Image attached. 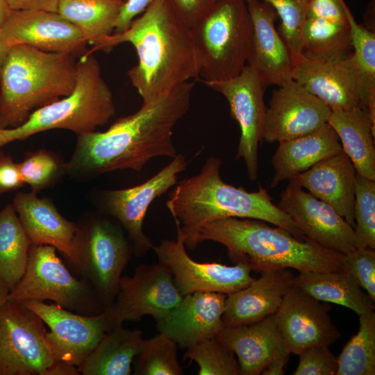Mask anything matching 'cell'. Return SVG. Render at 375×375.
<instances>
[{
  "mask_svg": "<svg viewBox=\"0 0 375 375\" xmlns=\"http://www.w3.org/2000/svg\"><path fill=\"white\" fill-rule=\"evenodd\" d=\"M194 83L188 81L149 101L135 113L118 119L108 130L76 135L65 171L75 178L116 170L140 172L150 160L178 153L173 130L188 112Z\"/></svg>",
  "mask_w": 375,
  "mask_h": 375,
  "instance_id": "obj_1",
  "label": "cell"
},
{
  "mask_svg": "<svg viewBox=\"0 0 375 375\" xmlns=\"http://www.w3.org/2000/svg\"><path fill=\"white\" fill-rule=\"evenodd\" d=\"M124 42L136 50L138 62L128 76L142 101L199 77V58L191 28L169 0H154L126 30L107 36L87 53L108 52Z\"/></svg>",
  "mask_w": 375,
  "mask_h": 375,
  "instance_id": "obj_2",
  "label": "cell"
},
{
  "mask_svg": "<svg viewBox=\"0 0 375 375\" xmlns=\"http://www.w3.org/2000/svg\"><path fill=\"white\" fill-rule=\"evenodd\" d=\"M222 160L212 156L201 172L175 185L165 205L176 226V238L193 250L200 227L207 222L228 218L256 219L281 227L295 237L308 240L291 218L272 202L267 189L256 192L226 183L219 171Z\"/></svg>",
  "mask_w": 375,
  "mask_h": 375,
  "instance_id": "obj_3",
  "label": "cell"
},
{
  "mask_svg": "<svg viewBox=\"0 0 375 375\" xmlns=\"http://www.w3.org/2000/svg\"><path fill=\"white\" fill-rule=\"evenodd\" d=\"M275 226L256 219H219L200 227L196 244L218 242L235 264H245L256 272L285 268L299 272L342 271V253Z\"/></svg>",
  "mask_w": 375,
  "mask_h": 375,
  "instance_id": "obj_4",
  "label": "cell"
},
{
  "mask_svg": "<svg viewBox=\"0 0 375 375\" xmlns=\"http://www.w3.org/2000/svg\"><path fill=\"white\" fill-rule=\"evenodd\" d=\"M76 74L74 54L11 47L0 67V128L17 127L35 110L70 94Z\"/></svg>",
  "mask_w": 375,
  "mask_h": 375,
  "instance_id": "obj_5",
  "label": "cell"
},
{
  "mask_svg": "<svg viewBox=\"0 0 375 375\" xmlns=\"http://www.w3.org/2000/svg\"><path fill=\"white\" fill-rule=\"evenodd\" d=\"M115 114L112 92L94 57L84 53L77 61L73 92L33 112L21 125L0 128V147L45 131L61 128L76 135L95 131Z\"/></svg>",
  "mask_w": 375,
  "mask_h": 375,
  "instance_id": "obj_6",
  "label": "cell"
},
{
  "mask_svg": "<svg viewBox=\"0 0 375 375\" xmlns=\"http://www.w3.org/2000/svg\"><path fill=\"white\" fill-rule=\"evenodd\" d=\"M202 81H224L243 70L253 26L245 0H219L191 28Z\"/></svg>",
  "mask_w": 375,
  "mask_h": 375,
  "instance_id": "obj_7",
  "label": "cell"
},
{
  "mask_svg": "<svg viewBox=\"0 0 375 375\" xmlns=\"http://www.w3.org/2000/svg\"><path fill=\"white\" fill-rule=\"evenodd\" d=\"M76 224L69 262L106 308L116 297L122 274L133 253L132 244L120 224L107 217L88 216Z\"/></svg>",
  "mask_w": 375,
  "mask_h": 375,
  "instance_id": "obj_8",
  "label": "cell"
},
{
  "mask_svg": "<svg viewBox=\"0 0 375 375\" xmlns=\"http://www.w3.org/2000/svg\"><path fill=\"white\" fill-rule=\"evenodd\" d=\"M42 319L24 301L0 305V375H78V368L58 362L47 340Z\"/></svg>",
  "mask_w": 375,
  "mask_h": 375,
  "instance_id": "obj_9",
  "label": "cell"
},
{
  "mask_svg": "<svg viewBox=\"0 0 375 375\" xmlns=\"http://www.w3.org/2000/svg\"><path fill=\"white\" fill-rule=\"evenodd\" d=\"M7 299L50 300L85 315H97L106 308L93 288L74 276L50 245H31L25 272Z\"/></svg>",
  "mask_w": 375,
  "mask_h": 375,
  "instance_id": "obj_10",
  "label": "cell"
},
{
  "mask_svg": "<svg viewBox=\"0 0 375 375\" xmlns=\"http://www.w3.org/2000/svg\"><path fill=\"white\" fill-rule=\"evenodd\" d=\"M49 328L47 340L58 362L78 367L103 335L115 327L106 308L99 314L85 315L42 301H24Z\"/></svg>",
  "mask_w": 375,
  "mask_h": 375,
  "instance_id": "obj_11",
  "label": "cell"
},
{
  "mask_svg": "<svg viewBox=\"0 0 375 375\" xmlns=\"http://www.w3.org/2000/svg\"><path fill=\"white\" fill-rule=\"evenodd\" d=\"M170 272L160 263L141 264L132 276H122L113 303L106 308L115 326L124 321H140L150 315L156 320L182 299Z\"/></svg>",
  "mask_w": 375,
  "mask_h": 375,
  "instance_id": "obj_12",
  "label": "cell"
},
{
  "mask_svg": "<svg viewBox=\"0 0 375 375\" xmlns=\"http://www.w3.org/2000/svg\"><path fill=\"white\" fill-rule=\"evenodd\" d=\"M187 165L185 156L178 153L145 182L129 188L106 190L103 193L104 211L122 226L135 256H144L153 246L143 230L144 220L151 203L176 185L179 174L185 170Z\"/></svg>",
  "mask_w": 375,
  "mask_h": 375,
  "instance_id": "obj_13",
  "label": "cell"
},
{
  "mask_svg": "<svg viewBox=\"0 0 375 375\" xmlns=\"http://www.w3.org/2000/svg\"><path fill=\"white\" fill-rule=\"evenodd\" d=\"M227 100L231 117L237 121L241 135L235 159L242 158L251 181L258 177V149L262 140L266 106L264 91L257 73L246 65L238 76L218 81H202Z\"/></svg>",
  "mask_w": 375,
  "mask_h": 375,
  "instance_id": "obj_14",
  "label": "cell"
},
{
  "mask_svg": "<svg viewBox=\"0 0 375 375\" xmlns=\"http://www.w3.org/2000/svg\"><path fill=\"white\" fill-rule=\"evenodd\" d=\"M158 263L172 274L182 296L197 292H219L226 295L249 285L255 278L245 264L228 266L217 262H199L187 253L182 239L163 240L153 246Z\"/></svg>",
  "mask_w": 375,
  "mask_h": 375,
  "instance_id": "obj_15",
  "label": "cell"
},
{
  "mask_svg": "<svg viewBox=\"0 0 375 375\" xmlns=\"http://www.w3.org/2000/svg\"><path fill=\"white\" fill-rule=\"evenodd\" d=\"M276 206L310 241L346 253L355 249L354 228L333 208L289 180Z\"/></svg>",
  "mask_w": 375,
  "mask_h": 375,
  "instance_id": "obj_16",
  "label": "cell"
},
{
  "mask_svg": "<svg viewBox=\"0 0 375 375\" xmlns=\"http://www.w3.org/2000/svg\"><path fill=\"white\" fill-rule=\"evenodd\" d=\"M331 112L324 101L292 79L272 92L262 140L280 142L309 134L326 124Z\"/></svg>",
  "mask_w": 375,
  "mask_h": 375,
  "instance_id": "obj_17",
  "label": "cell"
},
{
  "mask_svg": "<svg viewBox=\"0 0 375 375\" xmlns=\"http://www.w3.org/2000/svg\"><path fill=\"white\" fill-rule=\"evenodd\" d=\"M326 302L312 297L295 283L276 311L278 328L290 351L298 355L314 346H331L341 336Z\"/></svg>",
  "mask_w": 375,
  "mask_h": 375,
  "instance_id": "obj_18",
  "label": "cell"
},
{
  "mask_svg": "<svg viewBox=\"0 0 375 375\" xmlns=\"http://www.w3.org/2000/svg\"><path fill=\"white\" fill-rule=\"evenodd\" d=\"M1 26L10 47L22 44L75 55L88 44L79 29L57 12L11 10Z\"/></svg>",
  "mask_w": 375,
  "mask_h": 375,
  "instance_id": "obj_19",
  "label": "cell"
},
{
  "mask_svg": "<svg viewBox=\"0 0 375 375\" xmlns=\"http://www.w3.org/2000/svg\"><path fill=\"white\" fill-rule=\"evenodd\" d=\"M253 35L247 65L258 74L265 88L280 87L292 80L294 62L275 26L278 16L272 6L262 0H245Z\"/></svg>",
  "mask_w": 375,
  "mask_h": 375,
  "instance_id": "obj_20",
  "label": "cell"
},
{
  "mask_svg": "<svg viewBox=\"0 0 375 375\" xmlns=\"http://www.w3.org/2000/svg\"><path fill=\"white\" fill-rule=\"evenodd\" d=\"M226 297L203 292L184 295L175 307L156 320L157 329L183 349L216 337L224 327L222 316Z\"/></svg>",
  "mask_w": 375,
  "mask_h": 375,
  "instance_id": "obj_21",
  "label": "cell"
},
{
  "mask_svg": "<svg viewBox=\"0 0 375 375\" xmlns=\"http://www.w3.org/2000/svg\"><path fill=\"white\" fill-rule=\"evenodd\" d=\"M216 338L237 356L241 375L260 374L274 362H288L291 353L275 313L254 323L224 327Z\"/></svg>",
  "mask_w": 375,
  "mask_h": 375,
  "instance_id": "obj_22",
  "label": "cell"
},
{
  "mask_svg": "<svg viewBox=\"0 0 375 375\" xmlns=\"http://www.w3.org/2000/svg\"><path fill=\"white\" fill-rule=\"evenodd\" d=\"M292 79L324 101L332 111L360 107L352 54L335 61H319L300 55Z\"/></svg>",
  "mask_w": 375,
  "mask_h": 375,
  "instance_id": "obj_23",
  "label": "cell"
},
{
  "mask_svg": "<svg viewBox=\"0 0 375 375\" xmlns=\"http://www.w3.org/2000/svg\"><path fill=\"white\" fill-rule=\"evenodd\" d=\"M294 278L288 268L265 271L247 287L227 295L224 327L254 323L276 313Z\"/></svg>",
  "mask_w": 375,
  "mask_h": 375,
  "instance_id": "obj_24",
  "label": "cell"
},
{
  "mask_svg": "<svg viewBox=\"0 0 375 375\" xmlns=\"http://www.w3.org/2000/svg\"><path fill=\"white\" fill-rule=\"evenodd\" d=\"M356 176L353 162L342 151L319 161L292 179L330 205L354 228Z\"/></svg>",
  "mask_w": 375,
  "mask_h": 375,
  "instance_id": "obj_25",
  "label": "cell"
},
{
  "mask_svg": "<svg viewBox=\"0 0 375 375\" xmlns=\"http://www.w3.org/2000/svg\"><path fill=\"white\" fill-rule=\"evenodd\" d=\"M12 205L31 244L52 246L70 262L76 223L65 218L50 199L32 191L15 194Z\"/></svg>",
  "mask_w": 375,
  "mask_h": 375,
  "instance_id": "obj_26",
  "label": "cell"
},
{
  "mask_svg": "<svg viewBox=\"0 0 375 375\" xmlns=\"http://www.w3.org/2000/svg\"><path fill=\"white\" fill-rule=\"evenodd\" d=\"M278 143L272 158L274 174L271 188L343 151L338 134L328 122L312 133Z\"/></svg>",
  "mask_w": 375,
  "mask_h": 375,
  "instance_id": "obj_27",
  "label": "cell"
},
{
  "mask_svg": "<svg viewBox=\"0 0 375 375\" xmlns=\"http://www.w3.org/2000/svg\"><path fill=\"white\" fill-rule=\"evenodd\" d=\"M328 123L338 134L356 173L375 181V122L369 112L361 107L334 110Z\"/></svg>",
  "mask_w": 375,
  "mask_h": 375,
  "instance_id": "obj_28",
  "label": "cell"
},
{
  "mask_svg": "<svg viewBox=\"0 0 375 375\" xmlns=\"http://www.w3.org/2000/svg\"><path fill=\"white\" fill-rule=\"evenodd\" d=\"M143 341L142 332L122 325L108 331L78 367L83 375H129Z\"/></svg>",
  "mask_w": 375,
  "mask_h": 375,
  "instance_id": "obj_29",
  "label": "cell"
},
{
  "mask_svg": "<svg viewBox=\"0 0 375 375\" xmlns=\"http://www.w3.org/2000/svg\"><path fill=\"white\" fill-rule=\"evenodd\" d=\"M294 283L316 299L347 307L358 316L374 311V301L344 271L299 272Z\"/></svg>",
  "mask_w": 375,
  "mask_h": 375,
  "instance_id": "obj_30",
  "label": "cell"
},
{
  "mask_svg": "<svg viewBox=\"0 0 375 375\" xmlns=\"http://www.w3.org/2000/svg\"><path fill=\"white\" fill-rule=\"evenodd\" d=\"M124 3L119 0H59L57 12L95 47L114 32Z\"/></svg>",
  "mask_w": 375,
  "mask_h": 375,
  "instance_id": "obj_31",
  "label": "cell"
},
{
  "mask_svg": "<svg viewBox=\"0 0 375 375\" xmlns=\"http://www.w3.org/2000/svg\"><path fill=\"white\" fill-rule=\"evenodd\" d=\"M301 55L315 60H343L353 53L349 23L306 18L301 31Z\"/></svg>",
  "mask_w": 375,
  "mask_h": 375,
  "instance_id": "obj_32",
  "label": "cell"
},
{
  "mask_svg": "<svg viewBox=\"0 0 375 375\" xmlns=\"http://www.w3.org/2000/svg\"><path fill=\"white\" fill-rule=\"evenodd\" d=\"M31 243L12 204L0 210V281L10 291L22 277Z\"/></svg>",
  "mask_w": 375,
  "mask_h": 375,
  "instance_id": "obj_33",
  "label": "cell"
},
{
  "mask_svg": "<svg viewBox=\"0 0 375 375\" xmlns=\"http://www.w3.org/2000/svg\"><path fill=\"white\" fill-rule=\"evenodd\" d=\"M344 10L351 31L360 107L375 122V33L358 24L347 4Z\"/></svg>",
  "mask_w": 375,
  "mask_h": 375,
  "instance_id": "obj_34",
  "label": "cell"
},
{
  "mask_svg": "<svg viewBox=\"0 0 375 375\" xmlns=\"http://www.w3.org/2000/svg\"><path fill=\"white\" fill-rule=\"evenodd\" d=\"M359 330L337 358L336 375L375 374V312L359 315Z\"/></svg>",
  "mask_w": 375,
  "mask_h": 375,
  "instance_id": "obj_35",
  "label": "cell"
},
{
  "mask_svg": "<svg viewBox=\"0 0 375 375\" xmlns=\"http://www.w3.org/2000/svg\"><path fill=\"white\" fill-rule=\"evenodd\" d=\"M178 344L160 333L144 340L135 358V375H181L183 371L178 360Z\"/></svg>",
  "mask_w": 375,
  "mask_h": 375,
  "instance_id": "obj_36",
  "label": "cell"
},
{
  "mask_svg": "<svg viewBox=\"0 0 375 375\" xmlns=\"http://www.w3.org/2000/svg\"><path fill=\"white\" fill-rule=\"evenodd\" d=\"M184 359L194 361L199 375H238V362L233 351L216 337L206 339L185 349Z\"/></svg>",
  "mask_w": 375,
  "mask_h": 375,
  "instance_id": "obj_37",
  "label": "cell"
},
{
  "mask_svg": "<svg viewBox=\"0 0 375 375\" xmlns=\"http://www.w3.org/2000/svg\"><path fill=\"white\" fill-rule=\"evenodd\" d=\"M353 216L355 248L375 249V181L357 173Z\"/></svg>",
  "mask_w": 375,
  "mask_h": 375,
  "instance_id": "obj_38",
  "label": "cell"
},
{
  "mask_svg": "<svg viewBox=\"0 0 375 375\" xmlns=\"http://www.w3.org/2000/svg\"><path fill=\"white\" fill-rule=\"evenodd\" d=\"M18 166L24 183L35 193L50 186L65 172V164L53 153L45 149L29 152Z\"/></svg>",
  "mask_w": 375,
  "mask_h": 375,
  "instance_id": "obj_39",
  "label": "cell"
},
{
  "mask_svg": "<svg viewBox=\"0 0 375 375\" xmlns=\"http://www.w3.org/2000/svg\"><path fill=\"white\" fill-rule=\"evenodd\" d=\"M262 1L269 3L281 19L278 31L287 44L295 63L301 55V35L310 0Z\"/></svg>",
  "mask_w": 375,
  "mask_h": 375,
  "instance_id": "obj_40",
  "label": "cell"
},
{
  "mask_svg": "<svg viewBox=\"0 0 375 375\" xmlns=\"http://www.w3.org/2000/svg\"><path fill=\"white\" fill-rule=\"evenodd\" d=\"M342 270L349 274L375 301V249L355 248L344 253Z\"/></svg>",
  "mask_w": 375,
  "mask_h": 375,
  "instance_id": "obj_41",
  "label": "cell"
},
{
  "mask_svg": "<svg viewBox=\"0 0 375 375\" xmlns=\"http://www.w3.org/2000/svg\"><path fill=\"white\" fill-rule=\"evenodd\" d=\"M298 356L299 364L293 375H336L338 360L329 347H310Z\"/></svg>",
  "mask_w": 375,
  "mask_h": 375,
  "instance_id": "obj_42",
  "label": "cell"
},
{
  "mask_svg": "<svg viewBox=\"0 0 375 375\" xmlns=\"http://www.w3.org/2000/svg\"><path fill=\"white\" fill-rule=\"evenodd\" d=\"M344 0H310L306 18H323L338 23H347Z\"/></svg>",
  "mask_w": 375,
  "mask_h": 375,
  "instance_id": "obj_43",
  "label": "cell"
},
{
  "mask_svg": "<svg viewBox=\"0 0 375 375\" xmlns=\"http://www.w3.org/2000/svg\"><path fill=\"white\" fill-rule=\"evenodd\" d=\"M174 9L191 28L206 15L219 0H169Z\"/></svg>",
  "mask_w": 375,
  "mask_h": 375,
  "instance_id": "obj_44",
  "label": "cell"
},
{
  "mask_svg": "<svg viewBox=\"0 0 375 375\" xmlns=\"http://www.w3.org/2000/svg\"><path fill=\"white\" fill-rule=\"evenodd\" d=\"M24 185L18 163L13 160L11 156L0 151V195Z\"/></svg>",
  "mask_w": 375,
  "mask_h": 375,
  "instance_id": "obj_45",
  "label": "cell"
},
{
  "mask_svg": "<svg viewBox=\"0 0 375 375\" xmlns=\"http://www.w3.org/2000/svg\"><path fill=\"white\" fill-rule=\"evenodd\" d=\"M154 0H126L116 22L114 33H121L126 30L135 18Z\"/></svg>",
  "mask_w": 375,
  "mask_h": 375,
  "instance_id": "obj_46",
  "label": "cell"
},
{
  "mask_svg": "<svg viewBox=\"0 0 375 375\" xmlns=\"http://www.w3.org/2000/svg\"><path fill=\"white\" fill-rule=\"evenodd\" d=\"M12 10L57 12L59 0H5Z\"/></svg>",
  "mask_w": 375,
  "mask_h": 375,
  "instance_id": "obj_47",
  "label": "cell"
},
{
  "mask_svg": "<svg viewBox=\"0 0 375 375\" xmlns=\"http://www.w3.org/2000/svg\"><path fill=\"white\" fill-rule=\"evenodd\" d=\"M286 362L277 361L268 365L261 373L262 375H283Z\"/></svg>",
  "mask_w": 375,
  "mask_h": 375,
  "instance_id": "obj_48",
  "label": "cell"
},
{
  "mask_svg": "<svg viewBox=\"0 0 375 375\" xmlns=\"http://www.w3.org/2000/svg\"><path fill=\"white\" fill-rule=\"evenodd\" d=\"M6 36L2 31L1 26H0V67L3 64L10 49Z\"/></svg>",
  "mask_w": 375,
  "mask_h": 375,
  "instance_id": "obj_49",
  "label": "cell"
},
{
  "mask_svg": "<svg viewBox=\"0 0 375 375\" xmlns=\"http://www.w3.org/2000/svg\"><path fill=\"white\" fill-rule=\"evenodd\" d=\"M11 10L5 0H0V26L6 22Z\"/></svg>",
  "mask_w": 375,
  "mask_h": 375,
  "instance_id": "obj_50",
  "label": "cell"
},
{
  "mask_svg": "<svg viewBox=\"0 0 375 375\" xmlns=\"http://www.w3.org/2000/svg\"><path fill=\"white\" fill-rule=\"evenodd\" d=\"M9 292L10 290L0 281V305L7 299Z\"/></svg>",
  "mask_w": 375,
  "mask_h": 375,
  "instance_id": "obj_51",
  "label": "cell"
},
{
  "mask_svg": "<svg viewBox=\"0 0 375 375\" xmlns=\"http://www.w3.org/2000/svg\"><path fill=\"white\" fill-rule=\"evenodd\" d=\"M119 1H122L125 2L126 0H119Z\"/></svg>",
  "mask_w": 375,
  "mask_h": 375,
  "instance_id": "obj_52",
  "label": "cell"
}]
</instances>
